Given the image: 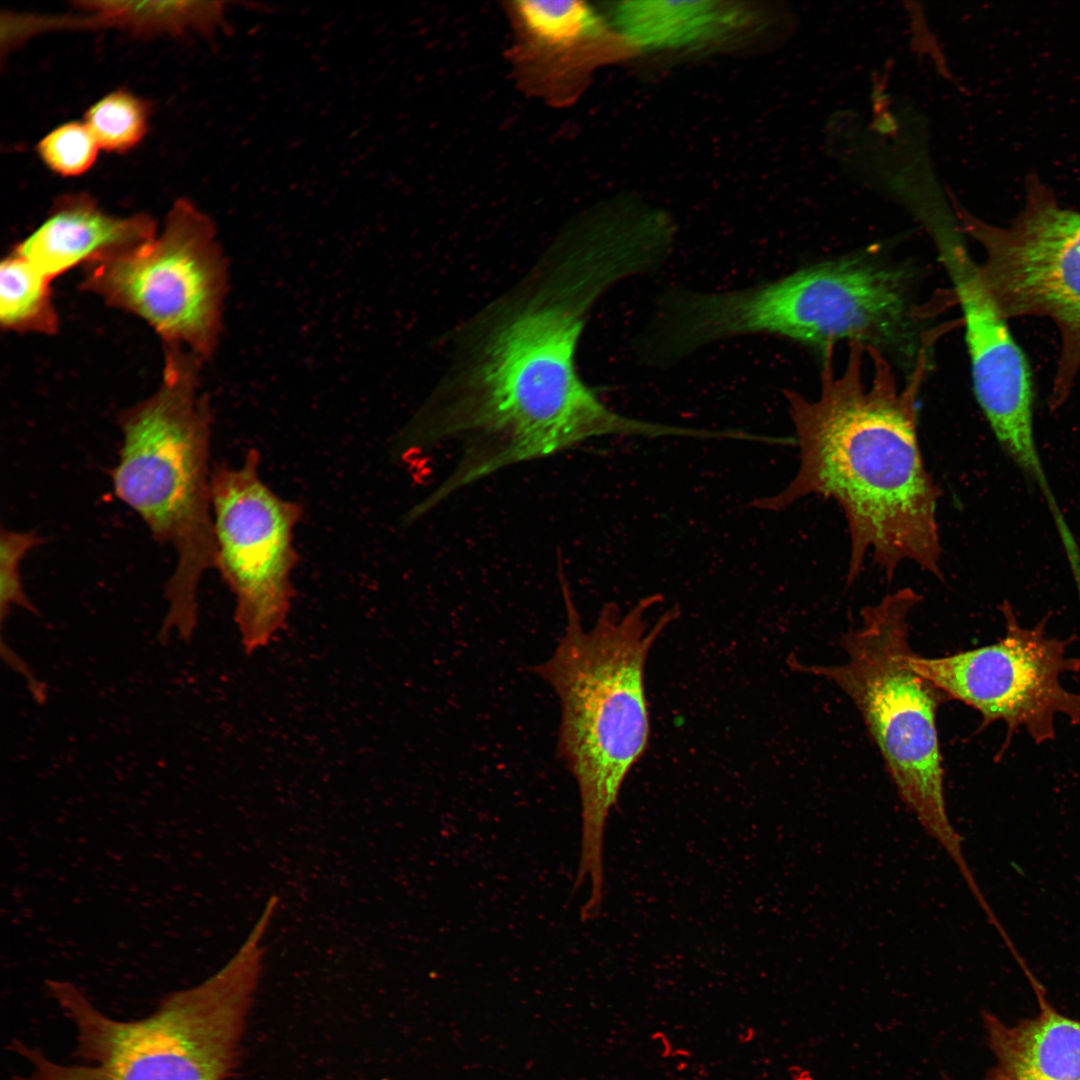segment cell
<instances>
[{"label": "cell", "mask_w": 1080, "mask_h": 1080, "mask_svg": "<svg viewBox=\"0 0 1080 1080\" xmlns=\"http://www.w3.org/2000/svg\"><path fill=\"white\" fill-rule=\"evenodd\" d=\"M649 267L648 249L630 229L578 218L513 289L463 327L450 368L403 427L405 444L421 453L456 442L459 456L445 482L459 492L592 438L667 437V424L609 408L576 364L594 303Z\"/></svg>", "instance_id": "6da1fadb"}, {"label": "cell", "mask_w": 1080, "mask_h": 1080, "mask_svg": "<svg viewBox=\"0 0 1080 1080\" xmlns=\"http://www.w3.org/2000/svg\"><path fill=\"white\" fill-rule=\"evenodd\" d=\"M833 356L834 345L827 346L817 399L784 392L799 466L784 489L751 506L777 512L811 495L834 500L850 538L847 585L858 578L867 557L887 580L911 562L943 581L941 493L926 468L917 429L927 351L917 356L904 387L874 347L849 342L840 375Z\"/></svg>", "instance_id": "7a4b0ae2"}, {"label": "cell", "mask_w": 1080, "mask_h": 1080, "mask_svg": "<svg viewBox=\"0 0 1080 1080\" xmlns=\"http://www.w3.org/2000/svg\"><path fill=\"white\" fill-rule=\"evenodd\" d=\"M561 587L564 632L552 655L533 671L559 699L557 754L579 791L581 849L574 886L586 885L592 895H600L607 820L649 745L646 663L680 609L673 606L651 617L662 602L652 594L625 611L607 603L594 624L585 627L565 580Z\"/></svg>", "instance_id": "3957f363"}, {"label": "cell", "mask_w": 1080, "mask_h": 1080, "mask_svg": "<svg viewBox=\"0 0 1080 1080\" xmlns=\"http://www.w3.org/2000/svg\"><path fill=\"white\" fill-rule=\"evenodd\" d=\"M273 915L263 910L217 973L167 995L143 1018H112L74 984L48 981L50 996L73 1024L80 1063H59L14 1040L10 1048L26 1061L27 1072L11 1080H228L238 1064Z\"/></svg>", "instance_id": "277c9868"}, {"label": "cell", "mask_w": 1080, "mask_h": 1080, "mask_svg": "<svg viewBox=\"0 0 1080 1080\" xmlns=\"http://www.w3.org/2000/svg\"><path fill=\"white\" fill-rule=\"evenodd\" d=\"M163 348L158 388L119 416L122 443L112 483L116 496L141 517L153 538L175 553L160 639L175 634L189 640L197 625L201 579L215 566L212 415L200 390L204 361L179 346Z\"/></svg>", "instance_id": "5b68a950"}, {"label": "cell", "mask_w": 1080, "mask_h": 1080, "mask_svg": "<svg viewBox=\"0 0 1080 1080\" xmlns=\"http://www.w3.org/2000/svg\"><path fill=\"white\" fill-rule=\"evenodd\" d=\"M921 601L911 588L888 593L862 608L859 626L842 636V663L796 664L851 699L902 802L968 881L973 874L947 810L936 722L939 707L950 700L910 661L909 615Z\"/></svg>", "instance_id": "8992f818"}, {"label": "cell", "mask_w": 1080, "mask_h": 1080, "mask_svg": "<svg viewBox=\"0 0 1080 1080\" xmlns=\"http://www.w3.org/2000/svg\"><path fill=\"white\" fill-rule=\"evenodd\" d=\"M690 318L708 345L768 333L818 347L860 342L917 358L921 311L904 270L866 257L812 265L752 287L699 292Z\"/></svg>", "instance_id": "52a82bcc"}, {"label": "cell", "mask_w": 1080, "mask_h": 1080, "mask_svg": "<svg viewBox=\"0 0 1080 1080\" xmlns=\"http://www.w3.org/2000/svg\"><path fill=\"white\" fill-rule=\"evenodd\" d=\"M947 192L961 231L984 251L980 274L1002 314L1047 318L1056 326L1060 353L1049 404L1057 409L1080 372V212L1062 206L1034 174L1007 226L978 218Z\"/></svg>", "instance_id": "ba28073f"}, {"label": "cell", "mask_w": 1080, "mask_h": 1080, "mask_svg": "<svg viewBox=\"0 0 1080 1080\" xmlns=\"http://www.w3.org/2000/svg\"><path fill=\"white\" fill-rule=\"evenodd\" d=\"M81 288L144 320L163 345L208 360L219 345L229 271L214 222L178 199L160 232L123 256L85 267Z\"/></svg>", "instance_id": "9c48e42d"}, {"label": "cell", "mask_w": 1080, "mask_h": 1080, "mask_svg": "<svg viewBox=\"0 0 1080 1080\" xmlns=\"http://www.w3.org/2000/svg\"><path fill=\"white\" fill-rule=\"evenodd\" d=\"M251 449L235 466L212 472L215 566L235 601V622L247 653L267 645L286 624L298 562L295 531L303 508L263 480Z\"/></svg>", "instance_id": "30bf717a"}, {"label": "cell", "mask_w": 1080, "mask_h": 1080, "mask_svg": "<svg viewBox=\"0 0 1080 1080\" xmlns=\"http://www.w3.org/2000/svg\"><path fill=\"white\" fill-rule=\"evenodd\" d=\"M1005 634L997 642L944 657L928 658L916 653L911 665L942 690L978 711L980 730L996 721L1007 728L1001 756L1019 728L1035 743L1055 738V719L1066 716L1080 725V694L1061 683L1066 673L1080 671V659L1068 655L1071 636H1048L1047 617L1032 628L1021 626L1009 602L1000 606Z\"/></svg>", "instance_id": "8fae6325"}, {"label": "cell", "mask_w": 1080, "mask_h": 1080, "mask_svg": "<svg viewBox=\"0 0 1080 1080\" xmlns=\"http://www.w3.org/2000/svg\"><path fill=\"white\" fill-rule=\"evenodd\" d=\"M959 232L945 226L932 237L963 313L976 400L1001 449L1028 479L1038 480L1045 472L1034 434L1032 370Z\"/></svg>", "instance_id": "7c38bea8"}, {"label": "cell", "mask_w": 1080, "mask_h": 1080, "mask_svg": "<svg viewBox=\"0 0 1080 1080\" xmlns=\"http://www.w3.org/2000/svg\"><path fill=\"white\" fill-rule=\"evenodd\" d=\"M512 63L523 88L553 104L578 92L596 50L608 41L602 17L581 1H516Z\"/></svg>", "instance_id": "4fadbf2b"}, {"label": "cell", "mask_w": 1080, "mask_h": 1080, "mask_svg": "<svg viewBox=\"0 0 1080 1080\" xmlns=\"http://www.w3.org/2000/svg\"><path fill=\"white\" fill-rule=\"evenodd\" d=\"M157 235L148 214L114 216L86 192L56 198L45 219L13 248L51 280L84 265L111 260Z\"/></svg>", "instance_id": "5bb4252c"}, {"label": "cell", "mask_w": 1080, "mask_h": 1080, "mask_svg": "<svg viewBox=\"0 0 1080 1080\" xmlns=\"http://www.w3.org/2000/svg\"><path fill=\"white\" fill-rule=\"evenodd\" d=\"M63 15L6 12L1 16V51L10 53L49 32L118 30L134 36L210 35L226 26L223 1L71 2Z\"/></svg>", "instance_id": "9a60e30c"}, {"label": "cell", "mask_w": 1080, "mask_h": 1080, "mask_svg": "<svg viewBox=\"0 0 1080 1080\" xmlns=\"http://www.w3.org/2000/svg\"><path fill=\"white\" fill-rule=\"evenodd\" d=\"M1025 976L1037 998V1015L1006 1024L982 1013L994 1056L985 1080H1080V1020L1056 1010L1031 971Z\"/></svg>", "instance_id": "2e32d148"}, {"label": "cell", "mask_w": 1080, "mask_h": 1080, "mask_svg": "<svg viewBox=\"0 0 1080 1080\" xmlns=\"http://www.w3.org/2000/svg\"><path fill=\"white\" fill-rule=\"evenodd\" d=\"M620 38L645 49L698 48L727 40L752 19V10L728 3L625 2L613 11Z\"/></svg>", "instance_id": "e0dca14e"}, {"label": "cell", "mask_w": 1080, "mask_h": 1080, "mask_svg": "<svg viewBox=\"0 0 1080 1080\" xmlns=\"http://www.w3.org/2000/svg\"><path fill=\"white\" fill-rule=\"evenodd\" d=\"M52 280L12 249L0 266V323L17 333L54 335L59 317L51 293Z\"/></svg>", "instance_id": "ac0fdd59"}, {"label": "cell", "mask_w": 1080, "mask_h": 1080, "mask_svg": "<svg viewBox=\"0 0 1080 1080\" xmlns=\"http://www.w3.org/2000/svg\"><path fill=\"white\" fill-rule=\"evenodd\" d=\"M150 108L140 97L119 89L91 105L84 123L100 149L124 153L138 145L148 130Z\"/></svg>", "instance_id": "d6986e66"}, {"label": "cell", "mask_w": 1080, "mask_h": 1080, "mask_svg": "<svg viewBox=\"0 0 1080 1080\" xmlns=\"http://www.w3.org/2000/svg\"><path fill=\"white\" fill-rule=\"evenodd\" d=\"M100 148L84 122H68L53 129L37 145L42 162L55 174L75 177L95 163Z\"/></svg>", "instance_id": "ffe728a7"}, {"label": "cell", "mask_w": 1080, "mask_h": 1080, "mask_svg": "<svg viewBox=\"0 0 1080 1080\" xmlns=\"http://www.w3.org/2000/svg\"><path fill=\"white\" fill-rule=\"evenodd\" d=\"M34 531H13L5 528L0 534V616L3 625L14 607L36 613L27 596L20 576V564L25 555L41 543Z\"/></svg>", "instance_id": "44dd1931"}, {"label": "cell", "mask_w": 1080, "mask_h": 1080, "mask_svg": "<svg viewBox=\"0 0 1080 1080\" xmlns=\"http://www.w3.org/2000/svg\"><path fill=\"white\" fill-rule=\"evenodd\" d=\"M944 1080H949V1079H948L947 1077H945V1079H944Z\"/></svg>", "instance_id": "7402d4cb"}]
</instances>
